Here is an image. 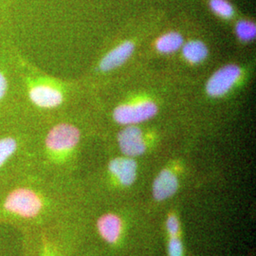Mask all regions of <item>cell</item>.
<instances>
[{"instance_id":"obj_15","label":"cell","mask_w":256,"mask_h":256,"mask_svg":"<svg viewBox=\"0 0 256 256\" xmlns=\"http://www.w3.org/2000/svg\"><path fill=\"white\" fill-rule=\"evenodd\" d=\"M169 256H183V246L180 239L178 236H171L168 244Z\"/></svg>"},{"instance_id":"obj_1","label":"cell","mask_w":256,"mask_h":256,"mask_svg":"<svg viewBox=\"0 0 256 256\" xmlns=\"http://www.w3.org/2000/svg\"><path fill=\"white\" fill-rule=\"evenodd\" d=\"M62 222L56 221L36 228L24 230L21 234L19 256H66Z\"/></svg>"},{"instance_id":"obj_14","label":"cell","mask_w":256,"mask_h":256,"mask_svg":"<svg viewBox=\"0 0 256 256\" xmlns=\"http://www.w3.org/2000/svg\"><path fill=\"white\" fill-rule=\"evenodd\" d=\"M238 36L243 41H250L256 37V25L250 21H240L236 25Z\"/></svg>"},{"instance_id":"obj_10","label":"cell","mask_w":256,"mask_h":256,"mask_svg":"<svg viewBox=\"0 0 256 256\" xmlns=\"http://www.w3.org/2000/svg\"><path fill=\"white\" fill-rule=\"evenodd\" d=\"M97 227L102 238L110 243H115L122 232V221L117 216L108 214L99 218Z\"/></svg>"},{"instance_id":"obj_2","label":"cell","mask_w":256,"mask_h":256,"mask_svg":"<svg viewBox=\"0 0 256 256\" xmlns=\"http://www.w3.org/2000/svg\"><path fill=\"white\" fill-rule=\"evenodd\" d=\"M81 138L79 129L72 124H61L50 130L45 138L46 152L54 156L66 155L78 146Z\"/></svg>"},{"instance_id":"obj_4","label":"cell","mask_w":256,"mask_h":256,"mask_svg":"<svg viewBox=\"0 0 256 256\" xmlns=\"http://www.w3.org/2000/svg\"><path fill=\"white\" fill-rule=\"evenodd\" d=\"M241 70L238 66L228 64L214 74L207 84V92L212 97L223 96L238 82Z\"/></svg>"},{"instance_id":"obj_17","label":"cell","mask_w":256,"mask_h":256,"mask_svg":"<svg viewBox=\"0 0 256 256\" xmlns=\"http://www.w3.org/2000/svg\"><path fill=\"white\" fill-rule=\"evenodd\" d=\"M7 90V81L4 75L0 72V99L5 95V92Z\"/></svg>"},{"instance_id":"obj_16","label":"cell","mask_w":256,"mask_h":256,"mask_svg":"<svg viewBox=\"0 0 256 256\" xmlns=\"http://www.w3.org/2000/svg\"><path fill=\"white\" fill-rule=\"evenodd\" d=\"M166 226H167V230H168L169 234H171V236H176V234L180 232V223L174 216H170L168 218Z\"/></svg>"},{"instance_id":"obj_7","label":"cell","mask_w":256,"mask_h":256,"mask_svg":"<svg viewBox=\"0 0 256 256\" xmlns=\"http://www.w3.org/2000/svg\"><path fill=\"white\" fill-rule=\"evenodd\" d=\"M110 172L114 174L122 185H131L137 176V164L129 158H118L110 164Z\"/></svg>"},{"instance_id":"obj_3","label":"cell","mask_w":256,"mask_h":256,"mask_svg":"<svg viewBox=\"0 0 256 256\" xmlns=\"http://www.w3.org/2000/svg\"><path fill=\"white\" fill-rule=\"evenodd\" d=\"M158 108L152 102L122 104L114 111V119L120 124H135L153 118Z\"/></svg>"},{"instance_id":"obj_9","label":"cell","mask_w":256,"mask_h":256,"mask_svg":"<svg viewBox=\"0 0 256 256\" xmlns=\"http://www.w3.org/2000/svg\"><path fill=\"white\" fill-rule=\"evenodd\" d=\"M134 52V45L131 42H124L120 46L111 50L110 54L106 55L101 61L102 70L108 72L122 64H124L130 55Z\"/></svg>"},{"instance_id":"obj_6","label":"cell","mask_w":256,"mask_h":256,"mask_svg":"<svg viewBox=\"0 0 256 256\" xmlns=\"http://www.w3.org/2000/svg\"><path fill=\"white\" fill-rule=\"evenodd\" d=\"M30 98L40 108H55L63 101L62 93L48 86H36L30 92Z\"/></svg>"},{"instance_id":"obj_12","label":"cell","mask_w":256,"mask_h":256,"mask_svg":"<svg viewBox=\"0 0 256 256\" xmlns=\"http://www.w3.org/2000/svg\"><path fill=\"white\" fill-rule=\"evenodd\" d=\"M182 44L183 38L180 34L169 32L158 39L156 46L162 54H170L178 50Z\"/></svg>"},{"instance_id":"obj_8","label":"cell","mask_w":256,"mask_h":256,"mask_svg":"<svg viewBox=\"0 0 256 256\" xmlns=\"http://www.w3.org/2000/svg\"><path fill=\"white\" fill-rule=\"evenodd\" d=\"M178 182L169 170H164L156 176L153 184V194L156 200H164L176 192Z\"/></svg>"},{"instance_id":"obj_11","label":"cell","mask_w":256,"mask_h":256,"mask_svg":"<svg viewBox=\"0 0 256 256\" xmlns=\"http://www.w3.org/2000/svg\"><path fill=\"white\" fill-rule=\"evenodd\" d=\"M183 55L188 62L196 64L200 63L207 57L208 50L200 41H192L183 48Z\"/></svg>"},{"instance_id":"obj_13","label":"cell","mask_w":256,"mask_h":256,"mask_svg":"<svg viewBox=\"0 0 256 256\" xmlns=\"http://www.w3.org/2000/svg\"><path fill=\"white\" fill-rule=\"evenodd\" d=\"M212 10L224 18H230L234 16V8L227 0H210Z\"/></svg>"},{"instance_id":"obj_5","label":"cell","mask_w":256,"mask_h":256,"mask_svg":"<svg viewBox=\"0 0 256 256\" xmlns=\"http://www.w3.org/2000/svg\"><path fill=\"white\" fill-rule=\"evenodd\" d=\"M122 152L128 156L142 155L146 149L142 132L137 126H128L119 134Z\"/></svg>"}]
</instances>
